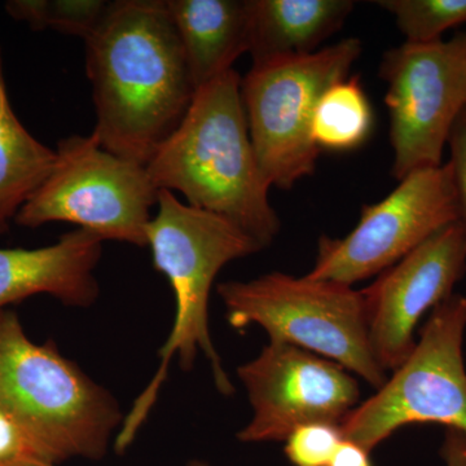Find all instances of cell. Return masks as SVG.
I'll return each mask as SVG.
<instances>
[{
  "instance_id": "1",
  "label": "cell",
  "mask_w": 466,
  "mask_h": 466,
  "mask_svg": "<svg viewBox=\"0 0 466 466\" xmlns=\"http://www.w3.org/2000/svg\"><path fill=\"white\" fill-rule=\"evenodd\" d=\"M85 45L92 133L113 155L147 167L198 92L167 0L109 2Z\"/></svg>"
},
{
  "instance_id": "2",
  "label": "cell",
  "mask_w": 466,
  "mask_h": 466,
  "mask_svg": "<svg viewBox=\"0 0 466 466\" xmlns=\"http://www.w3.org/2000/svg\"><path fill=\"white\" fill-rule=\"evenodd\" d=\"M147 168L159 191L180 192L191 207L226 218L262 250L280 232L233 69L198 88L182 124Z\"/></svg>"
},
{
  "instance_id": "3",
  "label": "cell",
  "mask_w": 466,
  "mask_h": 466,
  "mask_svg": "<svg viewBox=\"0 0 466 466\" xmlns=\"http://www.w3.org/2000/svg\"><path fill=\"white\" fill-rule=\"evenodd\" d=\"M147 247L152 250L153 266L167 276L174 291V324L159 349L157 372L126 413L116 435V453L126 452L148 420L173 357L179 359L182 370H189L202 352L210 361L218 391L233 394L235 386L211 341L208 299L214 280L227 263L262 250L226 218L183 204L167 189L159 191L157 213L147 227Z\"/></svg>"
},
{
  "instance_id": "4",
  "label": "cell",
  "mask_w": 466,
  "mask_h": 466,
  "mask_svg": "<svg viewBox=\"0 0 466 466\" xmlns=\"http://www.w3.org/2000/svg\"><path fill=\"white\" fill-rule=\"evenodd\" d=\"M0 408L41 443L55 465L106 458L125 419L106 389L54 342H33L9 309H0Z\"/></svg>"
},
{
  "instance_id": "5",
  "label": "cell",
  "mask_w": 466,
  "mask_h": 466,
  "mask_svg": "<svg viewBox=\"0 0 466 466\" xmlns=\"http://www.w3.org/2000/svg\"><path fill=\"white\" fill-rule=\"evenodd\" d=\"M217 290L235 329L258 325L269 342L289 343L329 359L373 388L388 381L370 349L361 290L283 272L227 281Z\"/></svg>"
},
{
  "instance_id": "6",
  "label": "cell",
  "mask_w": 466,
  "mask_h": 466,
  "mask_svg": "<svg viewBox=\"0 0 466 466\" xmlns=\"http://www.w3.org/2000/svg\"><path fill=\"white\" fill-rule=\"evenodd\" d=\"M358 38L308 55L253 66L241 79L251 143L269 186L289 191L314 174L321 150L312 139L315 109L324 92L348 78L360 56Z\"/></svg>"
},
{
  "instance_id": "7",
  "label": "cell",
  "mask_w": 466,
  "mask_h": 466,
  "mask_svg": "<svg viewBox=\"0 0 466 466\" xmlns=\"http://www.w3.org/2000/svg\"><path fill=\"white\" fill-rule=\"evenodd\" d=\"M56 155L50 177L15 223L27 228L70 223L104 241L147 247V227L159 195L148 168L113 155L94 133L58 140Z\"/></svg>"
},
{
  "instance_id": "8",
  "label": "cell",
  "mask_w": 466,
  "mask_h": 466,
  "mask_svg": "<svg viewBox=\"0 0 466 466\" xmlns=\"http://www.w3.org/2000/svg\"><path fill=\"white\" fill-rule=\"evenodd\" d=\"M465 329L466 297L452 294L431 311L394 376L343 420V438L370 453L403 426L440 424L466 434Z\"/></svg>"
},
{
  "instance_id": "9",
  "label": "cell",
  "mask_w": 466,
  "mask_h": 466,
  "mask_svg": "<svg viewBox=\"0 0 466 466\" xmlns=\"http://www.w3.org/2000/svg\"><path fill=\"white\" fill-rule=\"evenodd\" d=\"M380 76L388 84L395 179L441 167L451 130L466 108V32L449 41L391 48Z\"/></svg>"
},
{
  "instance_id": "10",
  "label": "cell",
  "mask_w": 466,
  "mask_h": 466,
  "mask_svg": "<svg viewBox=\"0 0 466 466\" xmlns=\"http://www.w3.org/2000/svg\"><path fill=\"white\" fill-rule=\"evenodd\" d=\"M455 222L458 207L450 165L415 171L382 201L364 205L348 236H321L317 262L308 276L351 287L382 274Z\"/></svg>"
},
{
  "instance_id": "11",
  "label": "cell",
  "mask_w": 466,
  "mask_h": 466,
  "mask_svg": "<svg viewBox=\"0 0 466 466\" xmlns=\"http://www.w3.org/2000/svg\"><path fill=\"white\" fill-rule=\"evenodd\" d=\"M238 375L253 408L238 434L244 443L285 441L299 426L315 422L341 425L359 400L349 370L289 343L269 342Z\"/></svg>"
},
{
  "instance_id": "12",
  "label": "cell",
  "mask_w": 466,
  "mask_h": 466,
  "mask_svg": "<svg viewBox=\"0 0 466 466\" xmlns=\"http://www.w3.org/2000/svg\"><path fill=\"white\" fill-rule=\"evenodd\" d=\"M466 271V238L451 223L361 290L368 337L377 363L397 370L415 350V328L428 309L452 296Z\"/></svg>"
},
{
  "instance_id": "13",
  "label": "cell",
  "mask_w": 466,
  "mask_h": 466,
  "mask_svg": "<svg viewBox=\"0 0 466 466\" xmlns=\"http://www.w3.org/2000/svg\"><path fill=\"white\" fill-rule=\"evenodd\" d=\"M103 242L76 228L48 247L0 249V309L38 294H48L67 308H91L99 299L95 269Z\"/></svg>"
},
{
  "instance_id": "14",
  "label": "cell",
  "mask_w": 466,
  "mask_h": 466,
  "mask_svg": "<svg viewBox=\"0 0 466 466\" xmlns=\"http://www.w3.org/2000/svg\"><path fill=\"white\" fill-rule=\"evenodd\" d=\"M354 7L351 0H248L253 66L314 54Z\"/></svg>"
},
{
  "instance_id": "15",
  "label": "cell",
  "mask_w": 466,
  "mask_h": 466,
  "mask_svg": "<svg viewBox=\"0 0 466 466\" xmlns=\"http://www.w3.org/2000/svg\"><path fill=\"white\" fill-rule=\"evenodd\" d=\"M193 84L201 88L248 52V0H167Z\"/></svg>"
},
{
  "instance_id": "16",
  "label": "cell",
  "mask_w": 466,
  "mask_h": 466,
  "mask_svg": "<svg viewBox=\"0 0 466 466\" xmlns=\"http://www.w3.org/2000/svg\"><path fill=\"white\" fill-rule=\"evenodd\" d=\"M56 158V149L35 139L15 113L0 47V236L48 179Z\"/></svg>"
},
{
  "instance_id": "17",
  "label": "cell",
  "mask_w": 466,
  "mask_h": 466,
  "mask_svg": "<svg viewBox=\"0 0 466 466\" xmlns=\"http://www.w3.org/2000/svg\"><path fill=\"white\" fill-rule=\"evenodd\" d=\"M372 124L370 100L358 76H351L324 92L312 119V139L320 150L345 152L366 142Z\"/></svg>"
},
{
  "instance_id": "18",
  "label": "cell",
  "mask_w": 466,
  "mask_h": 466,
  "mask_svg": "<svg viewBox=\"0 0 466 466\" xmlns=\"http://www.w3.org/2000/svg\"><path fill=\"white\" fill-rule=\"evenodd\" d=\"M108 5L104 0H9L5 9L9 17L36 32L52 29L86 41Z\"/></svg>"
},
{
  "instance_id": "19",
  "label": "cell",
  "mask_w": 466,
  "mask_h": 466,
  "mask_svg": "<svg viewBox=\"0 0 466 466\" xmlns=\"http://www.w3.org/2000/svg\"><path fill=\"white\" fill-rule=\"evenodd\" d=\"M390 12L407 43L441 41V34L466 24V0H379Z\"/></svg>"
},
{
  "instance_id": "20",
  "label": "cell",
  "mask_w": 466,
  "mask_h": 466,
  "mask_svg": "<svg viewBox=\"0 0 466 466\" xmlns=\"http://www.w3.org/2000/svg\"><path fill=\"white\" fill-rule=\"evenodd\" d=\"M343 441L339 425L306 424L285 441V455L293 466H329Z\"/></svg>"
},
{
  "instance_id": "21",
  "label": "cell",
  "mask_w": 466,
  "mask_h": 466,
  "mask_svg": "<svg viewBox=\"0 0 466 466\" xmlns=\"http://www.w3.org/2000/svg\"><path fill=\"white\" fill-rule=\"evenodd\" d=\"M25 461L52 464L41 443L14 416L0 408V466Z\"/></svg>"
},
{
  "instance_id": "22",
  "label": "cell",
  "mask_w": 466,
  "mask_h": 466,
  "mask_svg": "<svg viewBox=\"0 0 466 466\" xmlns=\"http://www.w3.org/2000/svg\"><path fill=\"white\" fill-rule=\"evenodd\" d=\"M450 165L455 188L456 207H458V222L461 226L466 238V108L456 119L451 130L449 144Z\"/></svg>"
},
{
  "instance_id": "23",
  "label": "cell",
  "mask_w": 466,
  "mask_h": 466,
  "mask_svg": "<svg viewBox=\"0 0 466 466\" xmlns=\"http://www.w3.org/2000/svg\"><path fill=\"white\" fill-rule=\"evenodd\" d=\"M441 458L446 466H466V434L447 429L441 447Z\"/></svg>"
},
{
  "instance_id": "24",
  "label": "cell",
  "mask_w": 466,
  "mask_h": 466,
  "mask_svg": "<svg viewBox=\"0 0 466 466\" xmlns=\"http://www.w3.org/2000/svg\"><path fill=\"white\" fill-rule=\"evenodd\" d=\"M329 466H373L370 462V452L363 447L343 441Z\"/></svg>"
},
{
  "instance_id": "25",
  "label": "cell",
  "mask_w": 466,
  "mask_h": 466,
  "mask_svg": "<svg viewBox=\"0 0 466 466\" xmlns=\"http://www.w3.org/2000/svg\"><path fill=\"white\" fill-rule=\"evenodd\" d=\"M14 466H57L52 464H46V462L41 461H25L21 462V464L14 465Z\"/></svg>"
},
{
  "instance_id": "26",
  "label": "cell",
  "mask_w": 466,
  "mask_h": 466,
  "mask_svg": "<svg viewBox=\"0 0 466 466\" xmlns=\"http://www.w3.org/2000/svg\"><path fill=\"white\" fill-rule=\"evenodd\" d=\"M187 466H210L208 462L201 461V460H193V461L188 462Z\"/></svg>"
}]
</instances>
